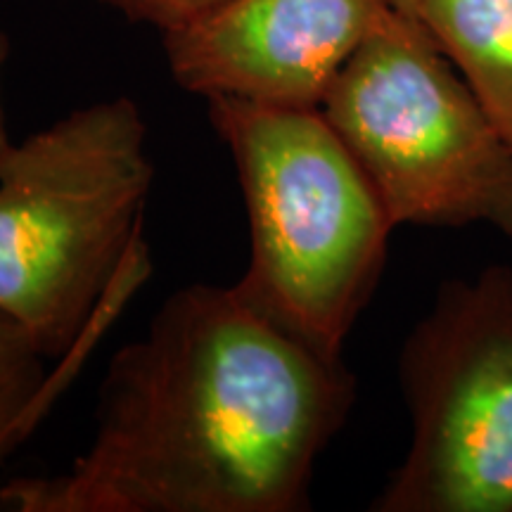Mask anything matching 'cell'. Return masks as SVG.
I'll return each instance as SVG.
<instances>
[{"label":"cell","mask_w":512,"mask_h":512,"mask_svg":"<svg viewBox=\"0 0 512 512\" xmlns=\"http://www.w3.org/2000/svg\"><path fill=\"white\" fill-rule=\"evenodd\" d=\"M102 3L169 34L209 15L226 0H102Z\"/></svg>","instance_id":"9"},{"label":"cell","mask_w":512,"mask_h":512,"mask_svg":"<svg viewBox=\"0 0 512 512\" xmlns=\"http://www.w3.org/2000/svg\"><path fill=\"white\" fill-rule=\"evenodd\" d=\"M155 166L126 95L74 110L0 164V313L46 358L76 347L138 252Z\"/></svg>","instance_id":"3"},{"label":"cell","mask_w":512,"mask_h":512,"mask_svg":"<svg viewBox=\"0 0 512 512\" xmlns=\"http://www.w3.org/2000/svg\"><path fill=\"white\" fill-rule=\"evenodd\" d=\"M418 19L512 147V0H420Z\"/></svg>","instance_id":"7"},{"label":"cell","mask_w":512,"mask_h":512,"mask_svg":"<svg viewBox=\"0 0 512 512\" xmlns=\"http://www.w3.org/2000/svg\"><path fill=\"white\" fill-rule=\"evenodd\" d=\"M387 0H226L164 34L178 86L204 100L320 107Z\"/></svg>","instance_id":"6"},{"label":"cell","mask_w":512,"mask_h":512,"mask_svg":"<svg viewBox=\"0 0 512 512\" xmlns=\"http://www.w3.org/2000/svg\"><path fill=\"white\" fill-rule=\"evenodd\" d=\"M46 356L15 320L0 313V463L27 437L48 401Z\"/></svg>","instance_id":"8"},{"label":"cell","mask_w":512,"mask_h":512,"mask_svg":"<svg viewBox=\"0 0 512 512\" xmlns=\"http://www.w3.org/2000/svg\"><path fill=\"white\" fill-rule=\"evenodd\" d=\"M320 110L394 226L486 223L512 238V147L418 17L384 12Z\"/></svg>","instance_id":"4"},{"label":"cell","mask_w":512,"mask_h":512,"mask_svg":"<svg viewBox=\"0 0 512 512\" xmlns=\"http://www.w3.org/2000/svg\"><path fill=\"white\" fill-rule=\"evenodd\" d=\"M356 380L233 285L171 294L112 358L95 434L67 470L0 489L15 512H299Z\"/></svg>","instance_id":"1"},{"label":"cell","mask_w":512,"mask_h":512,"mask_svg":"<svg viewBox=\"0 0 512 512\" xmlns=\"http://www.w3.org/2000/svg\"><path fill=\"white\" fill-rule=\"evenodd\" d=\"M411 446L377 512H512V266L441 287L401 351Z\"/></svg>","instance_id":"5"},{"label":"cell","mask_w":512,"mask_h":512,"mask_svg":"<svg viewBox=\"0 0 512 512\" xmlns=\"http://www.w3.org/2000/svg\"><path fill=\"white\" fill-rule=\"evenodd\" d=\"M207 105L247 207L249 264L233 287L275 328L337 361L396 226L320 107Z\"/></svg>","instance_id":"2"},{"label":"cell","mask_w":512,"mask_h":512,"mask_svg":"<svg viewBox=\"0 0 512 512\" xmlns=\"http://www.w3.org/2000/svg\"><path fill=\"white\" fill-rule=\"evenodd\" d=\"M394 10L403 12V15H411L418 17V8H420V0H387Z\"/></svg>","instance_id":"11"},{"label":"cell","mask_w":512,"mask_h":512,"mask_svg":"<svg viewBox=\"0 0 512 512\" xmlns=\"http://www.w3.org/2000/svg\"><path fill=\"white\" fill-rule=\"evenodd\" d=\"M8 55H10V41L8 36L0 31V164H3V159L10 152V147L15 145L10 140L8 121H5V110H3V69H5V62H8Z\"/></svg>","instance_id":"10"}]
</instances>
